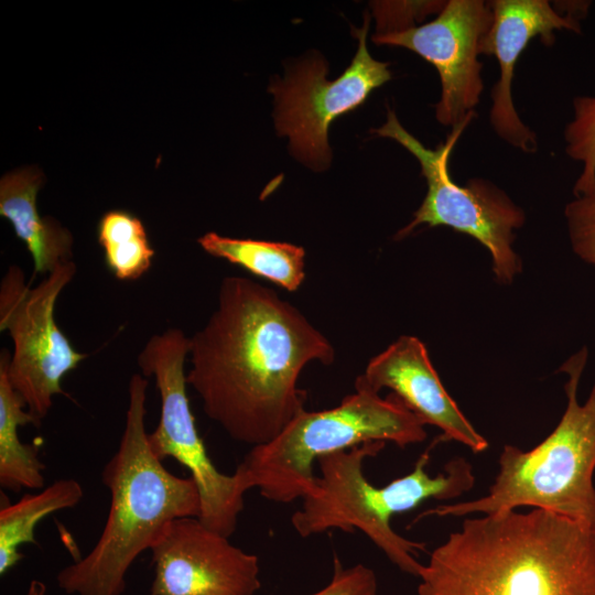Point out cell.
Wrapping results in <instances>:
<instances>
[{
    "mask_svg": "<svg viewBox=\"0 0 595 595\" xmlns=\"http://www.w3.org/2000/svg\"><path fill=\"white\" fill-rule=\"evenodd\" d=\"M187 385L234 441L263 445L305 410L306 365L335 360L332 343L293 304L245 277H225L217 306L190 337Z\"/></svg>",
    "mask_w": 595,
    "mask_h": 595,
    "instance_id": "1",
    "label": "cell"
},
{
    "mask_svg": "<svg viewBox=\"0 0 595 595\" xmlns=\"http://www.w3.org/2000/svg\"><path fill=\"white\" fill-rule=\"evenodd\" d=\"M418 577V595H595V530L538 508L466 518Z\"/></svg>",
    "mask_w": 595,
    "mask_h": 595,
    "instance_id": "2",
    "label": "cell"
},
{
    "mask_svg": "<svg viewBox=\"0 0 595 595\" xmlns=\"http://www.w3.org/2000/svg\"><path fill=\"white\" fill-rule=\"evenodd\" d=\"M148 385L142 374L130 378L123 432L101 472L110 494L108 517L91 551L57 573V584L67 594L121 595L129 567L169 523L201 513L195 480L169 472L149 446Z\"/></svg>",
    "mask_w": 595,
    "mask_h": 595,
    "instance_id": "3",
    "label": "cell"
},
{
    "mask_svg": "<svg viewBox=\"0 0 595 595\" xmlns=\"http://www.w3.org/2000/svg\"><path fill=\"white\" fill-rule=\"evenodd\" d=\"M444 441L437 436L420 455L414 468L386 486H374L364 474V462L376 456L386 442H369L320 457L311 491L302 498L291 523L299 536L309 538L328 530L361 531L402 572L419 576V552L425 544L397 533L394 515L418 508L429 499L452 500L475 484L472 464L464 457L451 459L444 473L426 472L431 451Z\"/></svg>",
    "mask_w": 595,
    "mask_h": 595,
    "instance_id": "4",
    "label": "cell"
},
{
    "mask_svg": "<svg viewBox=\"0 0 595 595\" xmlns=\"http://www.w3.org/2000/svg\"><path fill=\"white\" fill-rule=\"evenodd\" d=\"M587 355L583 347L560 367L559 371L569 375L564 386L566 409L540 444L529 451L505 445L499 472L487 495L428 509L414 522L429 516L463 517L531 507L595 530V385L583 404L577 401Z\"/></svg>",
    "mask_w": 595,
    "mask_h": 595,
    "instance_id": "5",
    "label": "cell"
},
{
    "mask_svg": "<svg viewBox=\"0 0 595 595\" xmlns=\"http://www.w3.org/2000/svg\"><path fill=\"white\" fill-rule=\"evenodd\" d=\"M424 422L394 393L386 398L363 376L338 405L304 410L271 442L251 447L237 469L249 489L279 504L302 499L314 486V463L322 456L369 442L400 448L426 439Z\"/></svg>",
    "mask_w": 595,
    "mask_h": 595,
    "instance_id": "6",
    "label": "cell"
},
{
    "mask_svg": "<svg viewBox=\"0 0 595 595\" xmlns=\"http://www.w3.org/2000/svg\"><path fill=\"white\" fill-rule=\"evenodd\" d=\"M474 116L472 113L453 127L446 140L435 149L426 148L409 133L391 109L386 123L371 132L396 140L412 153L426 180L428 192L422 204L394 238H404L420 225L453 228L483 245L490 253L496 280L500 284H510L521 271V261L512 244L515 230L524 224L523 210L493 182L473 178L459 185L450 173L452 151Z\"/></svg>",
    "mask_w": 595,
    "mask_h": 595,
    "instance_id": "7",
    "label": "cell"
},
{
    "mask_svg": "<svg viewBox=\"0 0 595 595\" xmlns=\"http://www.w3.org/2000/svg\"><path fill=\"white\" fill-rule=\"evenodd\" d=\"M188 353L190 337L180 328H169L151 336L138 355L142 375L154 379L160 394L159 423L148 433V442L159 459L172 457L190 470L201 497L198 519L229 538L249 488L238 470L231 475L219 472L207 454L186 392Z\"/></svg>",
    "mask_w": 595,
    "mask_h": 595,
    "instance_id": "8",
    "label": "cell"
},
{
    "mask_svg": "<svg viewBox=\"0 0 595 595\" xmlns=\"http://www.w3.org/2000/svg\"><path fill=\"white\" fill-rule=\"evenodd\" d=\"M76 271L74 261L66 262L31 288L23 270L10 266L0 283V331L9 333L13 345L9 381L36 426L50 412L53 398L64 394L63 377L87 357L74 348L54 317L56 301Z\"/></svg>",
    "mask_w": 595,
    "mask_h": 595,
    "instance_id": "9",
    "label": "cell"
},
{
    "mask_svg": "<svg viewBox=\"0 0 595 595\" xmlns=\"http://www.w3.org/2000/svg\"><path fill=\"white\" fill-rule=\"evenodd\" d=\"M369 15L361 29L353 28L358 48L345 72L327 80V64L310 58L289 69L269 90L275 98V127L290 140L292 153L312 169L329 164L327 132L338 117L363 105L371 91L391 79L389 64L376 61L367 48Z\"/></svg>",
    "mask_w": 595,
    "mask_h": 595,
    "instance_id": "10",
    "label": "cell"
},
{
    "mask_svg": "<svg viewBox=\"0 0 595 595\" xmlns=\"http://www.w3.org/2000/svg\"><path fill=\"white\" fill-rule=\"evenodd\" d=\"M491 24L489 2L450 0L431 22L377 33L372 42L408 48L435 67L441 80L436 120L453 128L475 113L479 102L484 83L478 55Z\"/></svg>",
    "mask_w": 595,
    "mask_h": 595,
    "instance_id": "11",
    "label": "cell"
},
{
    "mask_svg": "<svg viewBox=\"0 0 595 595\" xmlns=\"http://www.w3.org/2000/svg\"><path fill=\"white\" fill-rule=\"evenodd\" d=\"M207 528L197 517L173 520L150 549V595H253L258 556Z\"/></svg>",
    "mask_w": 595,
    "mask_h": 595,
    "instance_id": "12",
    "label": "cell"
},
{
    "mask_svg": "<svg viewBox=\"0 0 595 595\" xmlns=\"http://www.w3.org/2000/svg\"><path fill=\"white\" fill-rule=\"evenodd\" d=\"M552 4L548 0L489 1L493 24L480 43L479 53L494 55L499 78L491 89L489 121L497 136L524 153L538 149L537 137L520 119L512 99L515 66L528 44L539 37L550 46L555 31L581 33L580 21L587 13L588 2Z\"/></svg>",
    "mask_w": 595,
    "mask_h": 595,
    "instance_id": "13",
    "label": "cell"
},
{
    "mask_svg": "<svg viewBox=\"0 0 595 595\" xmlns=\"http://www.w3.org/2000/svg\"><path fill=\"white\" fill-rule=\"evenodd\" d=\"M361 376L378 392L390 389L425 425L439 428L444 441L462 443L474 453L487 450L488 441L445 390L419 338L400 336L368 361Z\"/></svg>",
    "mask_w": 595,
    "mask_h": 595,
    "instance_id": "14",
    "label": "cell"
},
{
    "mask_svg": "<svg viewBox=\"0 0 595 595\" xmlns=\"http://www.w3.org/2000/svg\"><path fill=\"white\" fill-rule=\"evenodd\" d=\"M43 182V173L36 166L14 170L0 181V215L11 223L15 236L26 246L34 274L51 273L73 261L69 230L37 210L36 196Z\"/></svg>",
    "mask_w": 595,
    "mask_h": 595,
    "instance_id": "15",
    "label": "cell"
},
{
    "mask_svg": "<svg viewBox=\"0 0 595 595\" xmlns=\"http://www.w3.org/2000/svg\"><path fill=\"white\" fill-rule=\"evenodd\" d=\"M11 354L3 348L0 354V485L19 493L22 489H40L44 485L45 464L39 457V448L24 444L18 428L34 424L24 399L13 389L8 377Z\"/></svg>",
    "mask_w": 595,
    "mask_h": 595,
    "instance_id": "16",
    "label": "cell"
},
{
    "mask_svg": "<svg viewBox=\"0 0 595 595\" xmlns=\"http://www.w3.org/2000/svg\"><path fill=\"white\" fill-rule=\"evenodd\" d=\"M208 255L225 259L286 291L300 289L305 279L303 247L247 238H231L209 231L197 240Z\"/></svg>",
    "mask_w": 595,
    "mask_h": 595,
    "instance_id": "17",
    "label": "cell"
},
{
    "mask_svg": "<svg viewBox=\"0 0 595 595\" xmlns=\"http://www.w3.org/2000/svg\"><path fill=\"white\" fill-rule=\"evenodd\" d=\"M82 485L73 479H60L36 494L24 495L19 501L0 509V575L3 576L23 558L19 548L36 544L37 523L51 513L75 507L83 498Z\"/></svg>",
    "mask_w": 595,
    "mask_h": 595,
    "instance_id": "18",
    "label": "cell"
},
{
    "mask_svg": "<svg viewBox=\"0 0 595 595\" xmlns=\"http://www.w3.org/2000/svg\"><path fill=\"white\" fill-rule=\"evenodd\" d=\"M97 238L106 266L118 280H138L150 269L155 252L143 223L130 212L105 213L97 225Z\"/></svg>",
    "mask_w": 595,
    "mask_h": 595,
    "instance_id": "19",
    "label": "cell"
},
{
    "mask_svg": "<svg viewBox=\"0 0 595 595\" xmlns=\"http://www.w3.org/2000/svg\"><path fill=\"white\" fill-rule=\"evenodd\" d=\"M566 154L582 164L573 187L574 196L595 192V96L573 100V118L565 126Z\"/></svg>",
    "mask_w": 595,
    "mask_h": 595,
    "instance_id": "20",
    "label": "cell"
},
{
    "mask_svg": "<svg viewBox=\"0 0 595 595\" xmlns=\"http://www.w3.org/2000/svg\"><path fill=\"white\" fill-rule=\"evenodd\" d=\"M574 253L595 267V192L575 196L564 209Z\"/></svg>",
    "mask_w": 595,
    "mask_h": 595,
    "instance_id": "21",
    "label": "cell"
},
{
    "mask_svg": "<svg viewBox=\"0 0 595 595\" xmlns=\"http://www.w3.org/2000/svg\"><path fill=\"white\" fill-rule=\"evenodd\" d=\"M377 593L378 581L374 570L361 563L345 569L335 555L329 583L311 595H377Z\"/></svg>",
    "mask_w": 595,
    "mask_h": 595,
    "instance_id": "22",
    "label": "cell"
},
{
    "mask_svg": "<svg viewBox=\"0 0 595 595\" xmlns=\"http://www.w3.org/2000/svg\"><path fill=\"white\" fill-rule=\"evenodd\" d=\"M446 1L428 2H377L374 6L378 20V34L389 33L414 25V20L434 11L440 12Z\"/></svg>",
    "mask_w": 595,
    "mask_h": 595,
    "instance_id": "23",
    "label": "cell"
},
{
    "mask_svg": "<svg viewBox=\"0 0 595 595\" xmlns=\"http://www.w3.org/2000/svg\"><path fill=\"white\" fill-rule=\"evenodd\" d=\"M45 594H46V585L42 581L32 580L29 584L25 595H45Z\"/></svg>",
    "mask_w": 595,
    "mask_h": 595,
    "instance_id": "24",
    "label": "cell"
}]
</instances>
